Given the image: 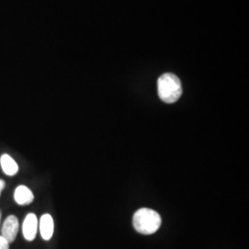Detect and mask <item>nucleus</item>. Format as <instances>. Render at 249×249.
<instances>
[{"mask_svg": "<svg viewBox=\"0 0 249 249\" xmlns=\"http://www.w3.org/2000/svg\"><path fill=\"white\" fill-rule=\"evenodd\" d=\"M38 230V220L35 213L27 214L22 224V233L27 241H34Z\"/></svg>", "mask_w": 249, "mask_h": 249, "instance_id": "20e7f679", "label": "nucleus"}, {"mask_svg": "<svg viewBox=\"0 0 249 249\" xmlns=\"http://www.w3.org/2000/svg\"><path fill=\"white\" fill-rule=\"evenodd\" d=\"M18 231V218L14 215H9V217L5 220L2 226V236L6 238L9 244L14 242L17 237Z\"/></svg>", "mask_w": 249, "mask_h": 249, "instance_id": "7ed1b4c3", "label": "nucleus"}, {"mask_svg": "<svg viewBox=\"0 0 249 249\" xmlns=\"http://www.w3.org/2000/svg\"><path fill=\"white\" fill-rule=\"evenodd\" d=\"M161 224V218L157 212L142 208L136 212L133 216L135 230L142 234H152L159 230Z\"/></svg>", "mask_w": 249, "mask_h": 249, "instance_id": "f257e3e1", "label": "nucleus"}, {"mask_svg": "<svg viewBox=\"0 0 249 249\" xmlns=\"http://www.w3.org/2000/svg\"><path fill=\"white\" fill-rule=\"evenodd\" d=\"M182 85L178 76L172 73L161 75L158 80V94L166 104H174L182 95Z\"/></svg>", "mask_w": 249, "mask_h": 249, "instance_id": "f03ea898", "label": "nucleus"}, {"mask_svg": "<svg viewBox=\"0 0 249 249\" xmlns=\"http://www.w3.org/2000/svg\"><path fill=\"white\" fill-rule=\"evenodd\" d=\"M14 199L17 204L25 206L31 204L34 201L35 196L29 187L20 185L14 191Z\"/></svg>", "mask_w": 249, "mask_h": 249, "instance_id": "423d86ee", "label": "nucleus"}, {"mask_svg": "<svg viewBox=\"0 0 249 249\" xmlns=\"http://www.w3.org/2000/svg\"><path fill=\"white\" fill-rule=\"evenodd\" d=\"M5 186H6V183H5V181H3V180H0V195H1V192H2V190L5 188Z\"/></svg>", "mask_w": 249, "mask_h": 249, "instance_id": "1a4fd4ad", "label": "nucleus"}, {"mask_svg": "<svg viewBox=\"0 0 249 249\" xmlns=\"http://www.w3.org/2000/svg\"><path fill=\"white\" fill-rule=\"evenodd\" d=\"M0 165H1V168L3 170V172L9 177H13L18 174V163L15 161L14 159H12V157L9 156V154H3L1 156Z\"/></svg>", "mask_w": 249, "mask_h": 249, "instance_id": "0eeeda50", "label": "nucleus"}, {"mask_svg": "<svg viewBox=\"0 0 249 249\" xmlns=\"http://www.w3.org/2000/svg\"><path fill=\"white\" fill-rule=\"evenodd\" d=\"M0 249H9V242L2 235H0Z\"/></svg>", "mask_w": 249, "mask_h": 249, "instance_id": "6e6552de", "label": "nucleus"}, {"mask_svg": "<svg viewBox=\"0 0 249 249\" xmlns=\"http://www.w3.org/2000/svg\"><path fill=\"white\" fill-rule=\"evenodd\" d=\"M53 220L50 214H44L39 223V229L42 238L45 241L50 240L53 234Z\"/></svg>", "mask_w": 249, "mask_h": 249, "instance_id": "39448f33", "label": "nucleus"}]
</instances>
